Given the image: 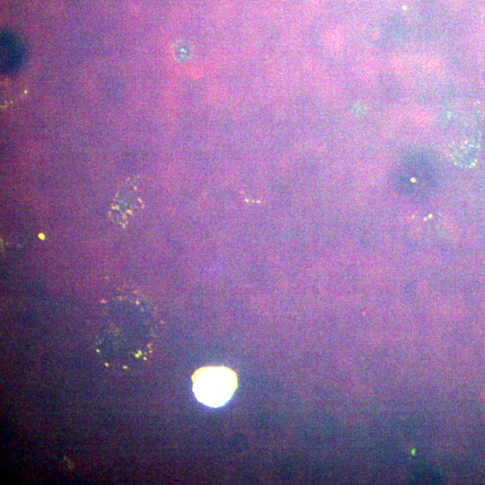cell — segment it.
<instances>
[{
    "label": "cell",
    "mask_w": 485,
    "mask_h": 485,
    "mask_svg": "<svg viewBox=\"0 0 485 485\" xmlns=\"http://www.w3.org/2000/svg\"><path fill=\"white\" fill-rule=\"evenodd\" d=\"M25 59V49L19 38L11 31L1 33V71L5 75L16 73Z\"/></svg>",
    "instance_id": "7a4b0ae2"
},
{
    "label": "cell",
    "mask_w": 485,
    "mask_h": 485,
    "mask_svg": "<svg viewBox=\"0 0 485 485\" xmlns=\"http://www.w3.org/2000/svg\"><path fill=\"white\" fill-rule=\"evenodd\" d=\"M235 387V375L224 366L203 367L193 376V392L196 398L210 407L225 404L233 395Z\"/></svg>",
    "instance_id": "6da1fadb"
}]
</instances>
